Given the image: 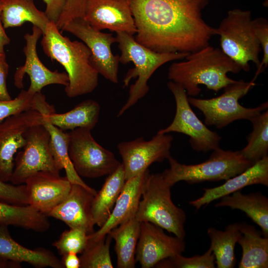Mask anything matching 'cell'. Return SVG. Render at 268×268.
Listing matches in <instances>:
<instances>
[{
	"mask_svg": "<svg viewBox=\"0 0 268 268\" xmlns=\"http://www.w3.org/2000/svg\"><path fill=\"white\" fill-rule=\"evenodd\" d=\"M88 242V234L81 228H69L61 235L59 239L53 243L60 255L68 253L81 254Z\"/></svg>",
	"mask_w": 268,
	"mask_h": 268,
	"instance_id": "obj_36",
	"label": "cell"
},
{
	"mask_svg": "<svg viewBox=\"0 0 268 268\" xmlns=\"http://www.w3.org/2000/svg\"><path fill=\"white\" fill-rule=\"evenodd\" d=\"M43 123V115L34 110L11 116L0 123V181H9L14 166V156L24 146L27 130Z\"/></svg>",
	"mask_w": 268,
	"mask_h": 268,
	"instance_id": "obj_14",
	"label": "cell"
},
{
	"mask_svg": "<svg viewBox=\"0 0 268 268\" xmlns=\"http://www.w3.org/2000/svg\"><path fill=\"white\" fill-rule=\"evenodd\" d=\"M46 4L45 13L50 21L56 24L65 7L67 0H43Z\"/></svg>",
	"mask_w": 268,
	"mask_h": 268,
	"instance_id": "obj_40",
	"label": "cell"
},
{
	"mask_svg": "<svg viewBox=\"0 0 268 268\" xmlns=\"http://www.w3.org/2000/svg\"><path fill=\"white\" fill-rule=\"evenodd\" d=\"M116 38L121 51L120 63L133 62L134 65L126 74L124 87L128 86L133 78L137 77L130 87L128 100L118 112L119 117L147 94L149 89L148 80L157 68L169 62L184 59L189 53L156 52L137 42L133 36L124 32L116 33Z\"/></svg>",
	"mask_w": 268,
	"mask_h": 268,
	"instance_id": "obj_4",
	"label": "cell"
},
{
	"mask_svg": "<svg viewBox=\"0 0 268 268\" xmlns=\"http://www.w3.org/2000/svg\"><path fill=\"white\" fill-rule=\"evenodd\" d=\"M126 181L121 163L114 172L108 175L100 190L94 197L92 216L94 224L99 227L109 218Z\"/></svg>",
	"mask_w": 268,
	"mask_h": 268,
	"instance_id": "obj_25",
	"label": "cell"
},
{
	"mask_svg": "<svg viewBox=\"0 0 268 268\" xmlns=\"http://www.w3.org/2000/svg\"><path fill=\"white\" fill-rule=\"evenodd\" d=\"M149 170L126 181L112 212L104 224L97 231L88 235V241L105 237L113 228L135 217L141 197L143 182Z\"/></svg>",
	"mask_w": 268,
	"mask_h": 268,
	"instance_id": "obj_20",
	"label": "cell"
},
{
	"mask_svg": "<svg viewBox=\"0 0 268 268\" xmlns=\"http://www.w3.org/2000/svg\"><path fill=\"white\" fill-rule=\"evenodd\" d=\"M43 115V125L50 133L51 151L59 170H65L66 177L72 184L80 185L96 195L97 191L81 179L72 164L68 152V133L52 124L46 116Z\"/></svg>",
	"mask_w": 268,
	"mask_h": 268,
	"instance_id": "obj_31",
	"label": "cell"
},
{
	"mask_svg": "<svg viewBox=\"0 0 268 268\" xmlns=\"http://www.w3.org/2000/svg\"><path fill=\"white\" fill-rule=\"evenodd\" d=\"M9 66L4 52L0 54V100L9 101L12 99L6 85Z\"/></svg>",
	"mask_w": 268,
	"mask_h": 268,
	"instance_id": "obj_41",
	"label": "cell"
},
{
	"mask_svg": "<svg viewBox=\"0 0 268 268\" xmlns=\"http://www.w3.org/2000/svg\"><path fill=\"white\" fill-rule=\"evenodd\" d=\"M215 204L244 212L260 226L263 235L268 237V199L260 192L243 194L241 190L225 196Z\"/></svg>",
	"mask_w": 268,
	"mask_h": 268,
	"instance_id": "obj_23",
	"label": "cell"
},
{
	"mask_svg": "<svg viewBox=\"0 0 268 268\" xmlns=\"http://www.w3.org/2000/svg\"><path fill=\"white\" fill-rule=\"evenodd\" d=\"M215 257L209 248L203 255L185 257L177 254L162 260L155 266L158 268H214Z\"/></svg>",
	"mask_w": 268,
	"mask_h": 268,
	"instance_id": "obj_35",
	"label": "cell"
},
{
	"mask_svg": "<svg viewBox=\"0 0 268 268\" xmlns=\"http://www.w3.org/2000/svg\"><path fill=\"white\" fill-rule=\"evenodd\" d=\"M241 223H233L227 226L224 230L209 227L207 231L210 238L209 248L215 257L217 268H233L236 259L235 247L241 235Z\"/></svg>",
	"mask_w": 268,
	"mask_h": 268,
	"instance_id": "obj_30",
	"label": "cell"
},
{
	"mask_svg": "<svg viewBox=\"0 0 268 268\" xmlns=\"http://www.w3.org/2000/svg\"><path fill=\"white\" fill-rule=\"evenodd\" d=\"M135 41L158 53L196 51L209 45L216 28L202 17L209 0H128Z\"/></svg>",
	"mask_w": 268,
	"mask_h": 268,
	"instance_id": "obj_1",
	"label": "cell"
},
{
	"mask_svg": "<svg viewBox=\"0 0 268 268\" xmlns=\"http://www.w3.org/2000/svg\"><path fill=\"white\" fill-rule=\"evenodd\" d=\"M176 102V113L172 122L159 134L176 132L189 136V141L193 150L207 152L219 147L221 136L209 130L197 116L191 107L188 95L179 84L172 81L167 83Z\"/></svg>",
	"mask_w": 268,
	"mask_h": 268,
	"instance_id": "obj_10",
	"label": "cell"
},
{
	"mask_svg": "<svg viewBox=\"0 0 268 268\" xmlns=\"http://www.w3.org/2000/svg\"><path fill=\"white\" fill-rule=\"evenodd\" d=\"M255 80L254 78L249 82L237 80L225 87L223 93L217 97L210 99L190 97L188 101L202 113L206 126L222 129L236 120L250 121L268 108V102L254 108L245 107L239 102L256 85Z\"/></svg>",
	"mask_w": 268,
	"mask_h": 268,
	"instance_id": "obj_8",
	"label": "cell"
},
{
	"mask_svg": "<svg viewBox=\"0 0 268 268\" xmlns=\"http://www.w3.org/2000/svg\"><path fill=\"white\" fill-rule=\"evenodd\" d=\"M83 19L97 30L107 29L132 36L136 32L128 0H88Z\"/></svg>",
	"mask_w": 268,
	"mask_h": 268,
	"instance_id": "obj_17",
	"label": "cell"
},
{
	"mask_svg": "<svg viewBox=\"0 0 268 268\" xmlns=\"http://www.w3.org/2000/svg\"><path fill=\"white\" fill-rule=\"evenodd\" d=\"M184 239L166 234L163 229L149 222H142L135 258L142 268H151L165 259L185 251Z\"/></svg>",
	"mask_w": 268,
	"mask_h": 268,
	"instance_id": "obj_16",
	"label": "cell"
},
{
	"mask_svg": "<svg viewBox=\"0 0 268 268\" xmlns=\"http://www.w3.org/2000/svg\"><path fill=\"white\" fill-rule=\"evenodd\" d=\"M1 0H0V54L4 52V47L10 42V38L5 32L1 19Z\"/></svg>",
	"mask_w": 268,
	"mask_h": 268,
	"instance_id": "obj_43",
	"label": "cell"
},
{
	"mask_svg": "<svg viewBox=\"0 0 268 268\" xmlns=\"http://www.w3.org/2000/svg\"><path fill=\"white\" fill-rule=\"evenodd\" d=\"M250 121L253 131L247 137V145L240 150L242 155L253 163L268 156V110H265Z\"/></svg>",
	"mask_w": 268,
	"mask_h": 268,
	"instance_id": "obj_33",
	"label": "cell"
},
{
	"mask_svg": "<svg viewBox=\"0 0 268 268\" xmlns=\"http://www.w3.org/2000/svg\"><path fill=\"white\" fill-rule=\"evenodd\" d=\"M61 262L64 268H80V259L77 256V254L74 253H68L63 255Z\"/></svg>",
	"mask_w": 268,
	"mask_h": 268,
	"instance_id": "obj_42",
	"label": "cell"
},
{
	"mask_svg": "<svg viewBox=\"0 0 268 268\" xmlns=\"http://www.w3.org/2000/svg\"><path fill=\"white\" fill-rule=\"evenodd\" d=\"M100 106L92 99L83 101L69 111L61 114L45 115L53 125L65 131L76 128L91 131L98 122Z\"/></svg>",
	"mask_w": 268,
	"mask_h": 268,
	"instance_id": "obj_27",
	"label": "cell"
},
{
	"mask_svg": "<svg viewBox=\"0 0 268 268\" xmlns=\"http://www.w3.org/2000/svg\"><path fill=\"white\" fill-rule=\"evenodd\" d=\"M41 44L45 54L65 69L68 84L65 91L69 98L87 94L98 86V73L89 62L91 52L82 42L63 36L55 23L50 21Z\"/></svg>",
	"mask_w": 268,
	"mask_h": 268,
	"instance_id": "obj_3",
	"label": "cell"
},
{
	"mask_svg": "<svg viewBox=\"0 0 268 268\" xmlns=\"http://www.w3.org/2000/svg\"><path fill=\"white\" fill-rule=\"evenodd\" d=\"M173 137L168 134H159L151 139L142 137L117 145L122 157L126 180L137 176L148 169L154 162H161L170 155Z\"/></svg>",
	"mask_w": 268,
	"mask_h": 268,
	"instance_id": "obj_13",
	"label": "cell"
},
{
	"mask_svg": "<svg viewBox=\"0 0 268 268\" xmlns=\"http://www.w3.org/2000/svg\"><path fill=\"white\" fill-rule=\"evenodd\" d=\"M21 264L7 260L0 256V268H20Z\"/></svg>",
	"mask_w": 268,
	"mask_h": 268,
	"instance_id": "obj_44",
	"label": "cell"
},
{
	"mask_svg": "<svg viewBox=\"0 0 268 268\" xmlns=\"http://www.w3.org/2000/svg\"><path fill=\"white\" fill-rule=\"evenodd\" d=\"M26 143L14 158V166L9 181L15 185L25 183L33 174L49 171L60 175L52 154L50 134L42 124L29 128L25 133Z\"/></svg>",
	"mask_w": 268,
	"mask_h": 268,
	"instance_id": "obj_11",
	"label": "cell"
},
{
	"mask_svg": "<svg viewBox=\"0 0 268 268\" xmlns=\"http://www.w3.org/2000/svg\"><path fill=\"white\" fill-rule=\"evenodd\" d=\"M212 151L208 159L194 165L181 164L170 156L168 158L170 168L161 173L163 179L171 187L181 181L190 184L226 181L254 164L246 159L240 151L220 147Z\"/></svg>",
	"mask_w": 268,
	"mask_h": 268,
	"instance_id": "obj_6",
	"label": "cell"
},
{
	"mask_svg": "<svg viewBox=\"0 0 268 268\" xmlns=\"http://www.w3.org/2000/svg\"><path fill=\"white\" fill-rule=\"evenodd\" d=\"M88 0H67L65 7L56 23L58 28L62 31L63 27L71 20L83 18Z\"/></svg>",
	"mask_w": 268,
	"mask_h": 268,
	"instance_id": "obj_39",
	"label": "cell"
},
{
	"mask_svg": "<svg viewBox=\"0 0 268 268\" xmlns=\"http://www.w3.org/2000/svg\"><path fill=\"white\" fill-rule=\"evenodd\" d=\"M62 31L70 33L88 47L90 65L99 74L112 83H118L119 56L114 55L111 50L112 45L117 42L116 37L95 29L82 18L71 20Z\"/></svg>",
	"mask_w": 268,
	"mask_h": 268,
	"instance_id": "obj_12",
	"label": "cell"
},
{
	"mask_svg": "<svg viewBox=\"0 0 268 268\" xmlns=\"http://www.w3.org/2000/svg\"><path fill=\"white\" fill-rule=\"evenodd\" d=\"M25 183L29 205L45 215L65 200L72 185L66 176L49 171L38 172Z\"/></svg>",
	"mask_w": 268,
	"mask_h": 268,
	"instance_id": "obj_18",
	"label": "cell"
},
{
	"mask_svg": "<svg viewBox=\"0 0 268 268\" xmlns=\"http://www.w3.org/2000/svg\"><path fill=\"white\" fill-rule=\"evenodd\" d=\"M0 201L12 204L29 205L25 185H13L0 180Z\"/></svg>",
	"mask_w": 268,
	"mask_h": 268,
	"instance_id": "obj_37",
	"label": "cell"
},
{
	"mask_svg": "<svg viewBox=\"0 0 268 268\" xmlns=\"http://www.w3.org/2000/svg\"><path fill=\"white\" fill-rule=\"evenodd\" d=\"M112 237L109 234L102 239L88 241L79 257L81 268H113L110 253Z\"/></svg>",
	"mask_w": 268,
	"mask_h": 268,
	"instance_id": "obj_34",
	"label": "cell"
},
{
	"mask_svg": "<svg viewBox=\"0 0 268 268\" xmlns=\"http://www.w3.org/2000/svg\"><path fill=\"white\" fill-rule=\"evenodd\" d=\"M161 174L145 176L135 218L140 222H149L175 236L184 239L186 215L171 199V188Z\"/></svg>",
	"mask_w": 268,
	"mask_h": 268,
	"instance_id": "obj_5",
	"label": "cell"
},
{
	"mask_svg": "<svg viewBox=\"0 0 268 268\" xmlns=\"http://www.w3.org/2000/svg\"><path fill=\"white\" fill-rule=\"evenodd\" d=\"M141 222L133 217L111 230L109 234L115 241V250L118 268H134Z\"/></svg>",
	"mask_w": 268,
	"mask_h": 268,
	"instance_id": "obj_28",
	"label": "cell"
},
{
	"mask_svg": "<svg viewBox=\"0 0 268 268\" xmlns=\"http://www.w3.org/2000/svg\"><path fill=\"white\" fill-rule=\"evenodd\" d=\"M185 61L175 62L169 67L168 78L181 85L188 95L196 96L200 85L216 92L237 80L227 73H238L240 67L220 49L208 45L188 54Z\"/></svg>",
	"mask_w": 268,
	"mask_h": 268,
	"instance_id": "obj_2",
	"label": "cell"
},
{
	"mask_svg": "<svg viewBox=\"0 0 268 268\" xmlns=\"http://www.w3.org/2000/svg\"><path fill=\"white\" fill-rule=\"evenodd\" d=\"M253 23L263 54L262 60L253 78L256 79L258 75L268 66V21L266 18L261 17L253 19Z\"/></svg>",
	"mask_w": 268,
	"mask_h": 268,
	"instance_id": "obj_38",
	"label": "cell"
},
{
	"mask_svg": "<svg viewBox=\"0 0 268 268\" xmlns=\"http://www.w3.org/2000/svg\"><path fill=\"white\" fill-rule=\"evenodd\" d=\"M68 133L69 157L80 177L94 179L109 175L121 165L113 153L95 140L90 130L76 128Z\"/></svg>",
	"mask_w": 268,
	"mask_h": 268,
	"instance_id": "obj_9",
	"label": "cell"
},
{
	"mask_svg": "<svg viewBox=\"0 0 268 268\" xmlns=\"http://www.w3.org/2000/svg\"><path fill=\"white\" fill-rule=\"evenodd\" d=\"M241 235L238 240L242 256L239 268H268V237L254 226L241 223Z\"/></svg>",
	"mask_w": 268,
	"mask_h": 268,
	"instance_id": "obj_24",
	"label": "cell"
},
{
	"mask_svg": "<svg viewBox=\"0 0 268 268\" xmlns=\"http://www.w3.org/2000/svg\"><path fill=\"white\" fill-rule=\"evenodd\" d=\"M42 30L33 26L31 33L24 36L25 45L23 52L25 57L24 64L18 67L14 75V84L18 88L23 87L24 76L27 74L30 79V84L27 90L32 95L41 92L42 88L51 84H60L67 86L68 84L67 74L65 72L52 71L48 68L39 59L37 53V44Z\"/></svg>",
	"mask_w": 268,
	"mask_h": 268,
	"instance_id": "obj_15",
	"label": "cell"
},
{
	"mask_svg": "<svg viewBox=\"0 0 268 268\" xmlns=\"http://www.w3.org/2000/svg\"><path fill=\"white\" fill-rule=\"evenodd\" d=\"M1 19L4 28L30 22L40 28L43 34L50 22L45 12L36 7L34 0H1Z\"/></svg>",
	"mask_w": 268,
	"mask_h": 268,
	"instance_id": "obj_26",
	"label": "cell"
},
{
	"mask_svg": "<svg viewBox=\"0 0 268 268\" xmlns=\"http://www.w3.org/2000/svg\"><path fill=\"white\" fill-rule=\"evenodd\" d=\"M216 28V35L219 36L220 49L236 63L242 70H250L249 62L257 68L260 64V45L257 38L249 10L234 8Z\"/></svg>",
	"mask_w": 268,
	"mask_h": 268,
	"instance_id": "obj_7",
	"label": "cell"
},
{
	"mask_svg": "<svg viewBox=\"0 0 268 268\" xmlns=\"http://www.w3.org/2000/svg\"><path fill=\"white\" fill-rule=\"evenodd\" d=\"M8 226H0V256L19 263H27L37 268H64L61 261L51 251L38 248L29 249L15 241Z\"/></svg>",
	"mask_w": 268,
	"mask_h": 268,
	"instance_id": "obj_22",
	"label": "cell"
},
{
	"mask_svg": "<svg viewBox=\"0 0 268 268\" xmlns=\"http://www.w3.org/2000/svg\"><path fill=\"white\" fill-rule=\"evenodd\" d=\"M254 184L268 186V156L264 157L241 173L226 180L222 185L211 188H204L199 198L189 201L196 210L214 201Z\"/></svg>",
	"mask_w": 268,
	"mask_h": 268,
	"instance_id": "obj_21",
	"label": "cell"
},
{
	"mask_svg": "<svg viewBox=\"0 0 268 268\" xmlns=\"http://www.w3.org/2000/svg\"></svg>",
	"mask_w": 268,
	"mask_h": 268,
	"instance_id": "obj_45",
	"label": "cell"
},
{
	"mask_svg": "<svg viewBox=\"0 0 268 268\" xmlns=\"http://www.w3.org/2000/svg\"><path fill=\"white\" fill-rule=\"evenodd\" d=\"M29 110H34L42 115L55 112L54 106L47 101L41 92L34 95L21 90L17 97L9 101L0 100V123L7 118Z\"/></svg>",
	"mask_w": 268,
	"mask_h": 268,
	"instance_id": "obj_32",
	"label": "cell"
},
{
	"mask_svg": "<svg viewBox=\"0 0 268 268\" xmlns=\"http://www.w3.org/2000/svg\"><path fill=\"white\" fill-rule=\"evenodd\" d=\"M95 195L80 185L72 184L65 200L46 215L63 221L69 228H81L91 234L94 232L95 225L91 212Z\"/></svg>",
	"mask_w": 268,
	"mask_h": 268,
	"instance_id": "obj_19",
	"label": "cell"
},
{
	"mask_svg": "<svg viewBox=\"0 0 268 268\" xmlns=\"http://www.w3.org/2000/svg\"><path fill=\"white\" fill-rule=\"evenodd\" d=\"M47 217L30 205H17L0 201V226L12 225L43 232L50 227Z\"/></svg>",
	"mask_w": 268,
	"mask_h": 268,
	"instance_id": "obj_29",
	"label": "cell"
}]
</instances>
